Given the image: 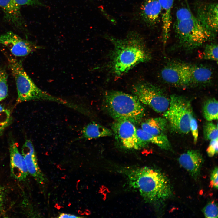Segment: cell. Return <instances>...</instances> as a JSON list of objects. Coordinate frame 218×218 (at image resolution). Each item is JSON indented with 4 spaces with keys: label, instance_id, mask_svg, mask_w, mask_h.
I'll return each instance as SVG.
<instances>
[{
    "label": "cell",
    "instance_id": "obj_21",
    "mask_svg": "<svg viewBox=\"0 0 218 218\" xmlns=\"http://www.w3.org/2000/svg\"><path fill=\"white\" fill-rule=\"evenodd\" d=\"M218 103L215 98L206 100L204 103L203 112L204 118L208 121L218 119Z\"/></svg>",
    "mask_w": 218,
    "mask_h": 218
},
{
    "label": "cell",
    "instance_id": "obj_13",
    "mask_svg": "<svg viewBox=\"0 0 218 218\" xmlns=\"http://www.w3.org/2000/svg\"><path fill=\"white\" fill-rule=\"evenodd\" d=\"M9 152L11 176L18 181H25L29 173L24 158L19 152L16 143H11Z\"/></svg>",
    "mask_w": 218,
    "mask_h": 218
},
{
    "label": "cell",
    "instance_id": "obj_33",
    "mask_svg": "<svg viewBox=\"0 0 218 218\" xmlns=\"http://www.w3.org/2000/svg\"><path fill=\"white\" fill-rule=\"evenodd\" d=\"M59 218H78L79 217L78 216H76L75 215H71L68 214H66L64 213H62L60 214L59 216L58 217Z\"/></svg>",
    "mask_w": 218,
    "mask_h": 218
},
{
    "label": "cell",
    "instance_id": "obj_23",
    "mask_svg": "<svg viewBox=\"0 0 218 218\" xmlns=\"http://www.w3.org/2000/svg\"><path fill=\"white\" fill-rule=\"evenodd\" d=\"M218 45L215 43L207 45L202 54V58L205 60L213 61L218 63Z\"/></svg>",
    "mask_w": 218,
    "mask_h": 218
},
{
    "label": "cell",
    "instance_id": "obj_10",
    "mask_svg": "<svg viewBox=\"0 0 218 218\" xmlns=\"http://www.w3.org/2000/svg\"><path fill=\"white\" fill-rule=\"evenodd\" d=\"M0 44L6 46L11 53L17 57H23L41 48L12 32L0 34Z\"/></svg>",
    "mask_w": 218,
    "mask_h": 218
},
{
    "label": "cell",
    "instance_id": "obj_30",
    "mask_svg": "<svg viewBox=\"0 0 218 218\" xmlns=\"http://www.w3.org/2000/svg\"><path fill=\"white\" fill-rule=\"evenodd\" d=\"M218 167H216L211 172L210 175V182L211 185L214 188L218 189Z\"/></svg>",
    "mask_w": 218,
    "mask_h": 218
},
{
    "label": "cell",
    "instance_id": "obj_8",
    "mask_svg": "<svg viewBox=\"0 0 218 218\" xmlns=\"http://www.w3.org/2000/svg\"><path fill=\"white\" fill-rule=\"evenodd\" d=\"M132 90L142 104L150 107L157 113H164L169 107L170 98L155 85L140 82L134 85Z\"/></svg>",
    "mask_w": 218,
    "mask_h": 218
},
{
    "label": "cell",
    "instance_id": "obj_19",
    "mask_svg": "<svg viewBox=\"0 0 218 218\" xmlns=\"http://www.w3.org/2000/svg\"><path fill=\"white\" fill-rule=\"evenodd\" d=\"M168 122L164 117H157L147 119L141 125L144 131L156 136H166Z\"/></svg>",
    "mask_w": 218,
    "mask_h": 218
},
{
    "label": "cell",
    "instance_id": "obj_20",
    "mask_svg": "<svg viewBox=\"0 0 218 218\" xmlns=\"http://www.w3.org/2000/svg\"><path fill=\"white\" fill-rule=\"evenodd\" d=\"M113 134L112 130L95 122L90 123L82 130L81 138L91 140L100 137L110 136Z\"/></svg>",
    "mask_w": 218,
    "mask_h": 218
},
{
    "label": "cell",
    "instance_id": "obj_24",
    "mask_svg": "<svg viewBox=\"0 0 218 218\" xmlns=\"http://www.w3.org/2000/svg\"><path fill=\"white\" fill-rule=\"evenodd\" d=\"M8 75L5 70L0 68V102L5 99L8 93Z\"/></svg>",
    "mask_w": 218,
    "mask_h": 218
},
{
    "label": "cell",
    "instance_id": "obj_2",
    "mask_svg": "<svg viewBox=\"0 0 218 218\" xmlns=\"http://www.w3.org/2000/svg\"><path fill=\"white\" fill-rule=\"evenodd\" d=\"M105 36L113 45L109 64L112 73L116 76L123 75L136 65L151 59L143 37L136 31H130L122 38L108 35Z\"/></svg>",
    "mask_w": 218,
    "mask_h": 218
},
{
    "label": "cell",
    "instance_id": "obj_7",
    "mask_svg": "<svg viewBox=\"0 0 218 218\" xmlns=\"http://www.w3.org/2000/svg\"><path fill=\"white\" fill-rule=\"evenodd\" d=\"M167 109L164 112L171 130L177 133L186 134L190 131V122L193 115L190 101L187 98L176 94L170 97Z\"/></svg>",
    "mask_w": 218,
    "mask_h": 218
},
{
    "label": "cell",
    "instance_id": "obj_1",
    "mask_svg": "<svg viewBox=\"0 0 218 218\" xmlns=\"http://www.w3.org/2000/svg\"><path fill=\"white\" fill-rule=\"evenodd\" d=\"M119 172L126 177L129 186L138 191L146 203L155 207L161 206L173 195V189L169 179L156 168L124 167Z\"/></svg>",
    "mask_w": 218,
    "mask_h": 218
},
{
    "label": "cell",
    "instance_id": "obj_12",
    "mask_svg": "<svg viewBox=\"0 0 218 218\" xmlns=\"http://www.w3.org/2000/svg\"><path fill=\"white\" fill-rule=\"evenodd\" d=\"M196 18L207 29L216 34L218 31V4L207 3L202 5L197 10Z\"/></svg>",
    "mask_w": 218,
    "mask_h": 218
},
{
    "label": "cell",
    "instance_id": "obj_17",
    "mask_svg": "<svg viewBox=\"0 0 218 218\" xmlns=\"http://www.w3.org/2000/svg\"><path fill=\"white\" fill-rule=\"evenodd\" d=\"M139 149L144 147L148 143L154 144L160 148L169 150L171 148V144L167 136H156L143 130L141 128L137 129Z\"/></svg>",
    "mask_w": 218,
    "mask_h": 218
},
{
    "label": "cell",
    "instance_id": "obj_11",
    "mask_svg": "<svg viewBox=\"0 0 218 218\" xmlns=\"http://www.w3.org/2000/svg\"><path fill=\"white\" fill-rule=\"evenodd\" d=\"M139 12L141 21L148 27H155L161 20V7L159 0H144Z\"/></svg>",
    "mask_w": 218,
    "mask_h": 218
},
{
    "label": "cell",
    "instance_id": "obj_31",
    "mask_svg": "<svg viewBox=\"0 0 218 218\" xmlns=\"http://www.w3.org/2000/svg\"><path fill=\"white\" fill-rule=\"evenodd\" d=\"M21 5L42 6L43 4L39 0H15Z\"/></svg>",
    "mask_w": 218,
    "mask_h": 218
},
{
    "label": "cell",
    "instance_id": "obj_27",
    "mask_svg": "<svg viewBox=\"0 0 218 218\" xmlns=\"http://www.w3.org/2000/svg\"><path fill=\"white\" fill-rule=\"evenodd\" d=\"M176 21H180L192 18L194 16L189 6L182 7L177 10L176 12Z\"/></svg>",
    "mask_w": 218,
    "mask_h": 218
},
{
    "label": "cell",
    "instance_id": "obj_5",
    "mask_svg": "<svg viewBox=\"0 0 218 218\" xmlns=\"http://www.w3.org/2000/svg\"><path fill=\"white\" fill-rule=\"evenodd\" d=\"M9 67L14 77L17 91V103L30 100L54 102L71 107L72 103L52 95L39 88L25 70L21 61L12 57L8 58Z\"/></svg>",
    "mask_w": 218,
    "mask_h": 218
},
{
    "label": "cell",
    "instance_id": "obj_16",
    "mask_svg": "<svg viewBox=\"0 0 218 218\" xmlns=\"http://www.w3.org/2000/svg\"><path fill=\"white\" fill-rule=\"evenodd\" d=\"M0 7L5 19L15 27L22 28L24 25L20 5L15 0H0Z\"/></svg>",
    "mask_w": 218,
    "mask_h": 218
},
{
    "label": "cell",
    "instance_id": "obj_6",
    "mask_svg": "<svg viewBox=\"0 0 218 218\" xmlns=\"http://www.w3.org/2000/svg\"><path fill=\"white\" fill-rule=\"evenodd\" d=\"M174 28L179 42L185 49L192 50L213 39L215 34L205 28L195 16L176 21Z\"/></svg>",
    "mask_w": 218,
    "mask_h": 218
},
{
    "label": "cell",
    "instance_id": "obj_26",
    "mask_svg": "<svg viewBox=\"0 0 218 218\" xmlns=\"http://www.w3.org/2000/svg\"><path fill=\"white\" fill-rule=\"evenodd\" d=\"M10 119V111L0 104V132L7 126Z\"/></svg>",
    "mask_w": 218,
    "mask_h": 218
},
{
    "label": "cell",
    "instance_id": "obj_9",
    "mask_svg": "<svg viewBox=\"0 0 218 218\" xmlns=\"http://www.w3.org/2000/svg\"><path fill=\"white\" fill-rule=\"evenodd\" d=\"M112 130L117 141L124 148L138 150L137 129L134 124L127 120L115 121Z\"/></svg>",
    "mask_w": 218,
    "mask_h": 218
},
{
    "label": "cell",
    "instance_id": "obj_18",
    "mask_svg": "<svg viewBox=\"0 0 218 218\" xmlns=\"http://www.w3.org/2000/svg\"><path fill=\"white\" fill-rule=\"evenodd\" d=\"M161 7L162 35L164 45L169 39L172 24V11L174 0H159Z\"/></svg>",
    "mask_w": 218,
    "mask_h": 218
},
{
    "label": "cell",
    "instance_id": "obj_15",
    "mask_svg": "<svg viewBox=\"0 0 218 218\" xmlns=\"http://www.w3.org/2000/svg\"><path fill=\"white\" fill-rule=\"evenodd\" d=\"M27 167L29 174L41 183L43 177L38 164L34 148L29 140H27L22 148V153Z\"/></svg>",
    "mask_w": 218,
    "mask_h": 218
},
{
    "label": "cell",
    "instance_id": "obj_14",
    "mask_svg": "<svg viewBox=\"0 0 218 218\" xmlns=\"http://www.w3.org/2000/svg\"><path fill=\"white\" fill-rule=\"evenodd\" d=\"M180 165L196 179L199 176L204 159L197 150H191L181 154L178 158Z\"/></svg>",
    "mask_w": 218,
    "mask_h": 218
},
{
    "label": "cell",
    "instance_id": "obj_29",
    "mask_svg": "<svg viewBox=\"0 0 218 218\" xmlns=\"http://www.w3.org/2000/svg\"><path fill=\"white\" fill-rule=\"evenodd\" d=\"M218 138L210 140L206 150V152L208 156L209 157H212L217 154L218 151Z\"/></svg>",
    "mask_w": 218,
    "mask_h": 218
},
{
    "label": "cell",
    "instance_id": "obj_25",
    "mask_svg": "<svg viewBox=\"0 0 218 218\" xmlns=\"http://www.w3.org/2000/svg\"><path fill=\"white\" fill-rule=\"evenodd\" d=\"M217 204L213 201L208 203L203 208V211L206 218L218 217Z\"/></svg>",
    "mask_w": 218,
    "mask_h": 218
},
{
    "label": "cell",
    "instance_id": "obj_3",
    "mask_svg": "<svg viewBox=\"0 0 218 218\" xmlns=\"http://www.w3.org/2000/svg\"><path fill=\"white\" fill-rule=\"evenodd\" d=\"M160 76L169 84L187 87L208 84L213 78V73L211 69L205 66L176 62L165 66Z\"/></svg>",
    "mask_w": 218,
    "mask_h": 218
},
{
    "label": "cell",
    "instance_id": "obj_22",
    "mask_svg": "<svg viewBox=\"0 0 218 218\" xmlns=\"http://www.w3.org/2000/svg\"><path fill=\"white\" fill-rule=\"evenodd\" d=\"M203 135L205 139L211 140L218 138V124L208 121L204 124Z\"/></svg>",
    "mask_w": 218,
    "mask_h": 218
},
{
    "label": "cell",
    "instance_id": "obj_28",
    "mask_svg": "<svg viewBox=\"0 0 218 218\" xmlns=\"http://www.w3.org/2000/svg\"><path fill=\"white\" fill-rule=\"evenodd\" d=\"M190 130L193 137L194 143L196 144L197 141L198 136V126L197 121L192 116L190 118Z\"/></svg>",
    "mask_w": 218,
    "mask_h": 218
},
{
    "label": "cell",
    "instance_id": "obj_4",
    "mask_svg": "<svg viewBox=\"0 0 218 218\" xmlns=\"http://www.w3.org/2000/svg\"><path fill=\"white\" fill-rule=\"evenodd\" d=\"M105 108L115 121L127 120L134 124L140 121L145 114L142 103L134 95L110 90L104 94Z\"/></svg>",
    "mask_w": 218,
    "mask_h": 218
},
{
    "label": "cell",
    "instance_id": "obj_32",
    "mask_svg": "<svg viewBox=\"0 0 218 218\" xmlns=\"http://www.w3.org/2000/svg\"><path fill=\"white\" fill-rule=\"evenodd\" d=\"M5 189L0 185V213L3 210L5 198Z\"/></svg>",
    "mask_w": 218,
    "mask_h": 218
}]
</instances>
